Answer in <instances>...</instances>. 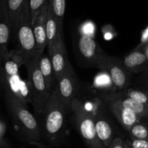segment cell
Returning a JSON list of instances; mask_svg holds the SVG:
<instances>
[{"label":"cell","mask_w":148,"mask_h":148,"mask_svg":"<svg viewBox=\"0 0 148 148\" xmlns=\"http://www.w3.org/2000/svg\"><path fill=\"white\" fill-rule=\"evenodd\" d=\"M3 90L7 111L17 130L21 133L29 144L43 147L40 126L34 116L28 110L27 104L17 99L10 91Z\"/></svg>","instance_id":"1"},{"label":"cell","mask_w":148,"mask_h":148,"mask_svg":"<svg viewBox=\"0 0 148 148\" xmlns=\"http://www.w3.org/2000/svg\"><path fill=\"white\" fill-rule=\"evenodd\" d=\"M67 112L59 96L56 83L41 115L43 116V132L50 145L57 146L62 143Z\"/></svg>","instance_id":"2"},{"label":"cell","mask_w":148,"mask_h":148,"mask_svg":"<svg viewBox=\"0 0 148 148\" xmlns=\"http://www.w3.org/2000/svg\"><path fill=\"white\" fill-rule=\"evenodd\" d=\"M39 57L40 56L38 55H36L27 61L25 64V66L27 68L28 75L27 85L31 96V104L36 114L41 116L51 92L49 91L46 88L44 79L39 69Z\"/></svg>","instance_id":"3"},{"label":"cell","mask_w":148,"mask_h":148,"mask_svg":"<svg viewBox=\"0 0 148 148\" xmlns=\"http://www.w3.org/2000/svg\"><path fill=\"white\" fill-rule=\"evenodd\" d=\"M14 35L16 36L19 45L17 52L23 61V64L25 65L27 61L37 55L28 0H26L23 6Z\"/></svg>","instance_id":"4"},{"label":"cell","mask_w":148,"mask_h":148,"mask_svg":"<svg viewBox=\"0 0 148 148\" xmlns=\"http://www.w3.org/2000/svg\"><path fill=\"white\" fill-rule=\"evenodd\" d=\"M73 119L79 135L88 148H104L100 142L94 124L92 114L88 112L82 103L75 98L71 105Z\"/></svg>","instance_id":"5"},{"label":"cell","mask_w":148,"mask_h":148,"mask_svg":"<svg viewBox=\"0 0 148 148\" xmlns=\"http://www.w3.org/2000/svg\"><path fill=\"white\" fill-rule=\"evenodd\" d=\"M95 66L109 76L113 85L118 90H124L130 85L132 74L126 70L119 58L105 53L97 62Z\"/></svg>","instance_id":"6"},{"label":"cell","mask_w":148,"mask_h":148,"mask_svg":"<svg viewBox=\"0 0 148 148\" xmlns=\"http://www.w3.org/2000/svg\"><path fill=\"white\" fill-rule=\"evenodd\" d=\"M56 87L60 98L69 112L71 111L72 101L77 98L78 90L77 77L71 65L57 80Z\"/></svg>","instance_id":"7"},{"label":"cell","mask_w":148,"mask_h":148,"mask_svg":"<svg viewBox=\"0 0 148 148\" xmlns=\"http://www.w3.org/2000/svg\"><path fill=\"white\" fill-rule=\"evenodd\" d=\"M62 33L63 31L62 30L57 32L53 46L50 51L48 52L56 80L62 77L71 65L68 59L67 53L62 38Z\"/></svg>","instance_id":"8"},{"label":"cell","mask_w":148,"mask_h":148,"mask_svg":"<svg viewBox=\"0 0 148 148\" xmlns=\"http://www.w3.org/2000/svg\"><path fill=\"white\" fill-rule=\"evenodd\" d=\"M93 116L95 131L100 142L104 148H108L114 137V130L108 117L101 110V106H96Z\"/></svg>","instance_id":"9"},{"label":"cell","mask_w":148,"mask_h":148,"mask_svg":"<svg viewBox=\"0 0 148 148\" xmlns=\"http://www.w3.org/2000/svg\"><path fill=\"white\" fill-rule=\"evenodd\" d=\"M104 101L111 102L124 108L130 110L143 119H148V108L129 98L124 92H111L102 95Z\"/></svg>","instance_id":"10"},{"label":"cell","mask_w":148,"mask_h":148,"mask_svg":"<svg viewBox=\"0 0 148 148\" xmlns=\"http://www.w3.org/2000/svg\"><path fill=\"white\" fill-rule=\"evenodd\" d=\"M78 49L82 57L87 62L93 64L95 66L105 53L95 39L88 34L80 35L78 40Z\"/></svg>","instance_id":"11"},{"label":"cell","mask_w":148,"mask_h":148,"mask_svg":"<svg viewBox=\"0 0 148 148\" xmlns=\"http://www.w3.org/2000/svg\"><path fill=\"white\" fill-rule=\"evenodd\" d=\"M48 1L43 6L40 14L33 24V34L36 42V54L39 56L44 53V50L47 47L46 38V17H47Z\"/></svg>","instance_id":"12"},{"label":"cell","mask_w":148,"mask_h":148,"mask_svg":"<svg viewBox=\"0 0 148 148\" xmlns=\"http://www.w3.org/2000/svg\"><path fill=\"white\" fill-rule=\"evenodd\" d=\"M12 34L11 23L8 15L6 0H0V57L8 56V43Z\"/></svg>","instance_id":"13"},{"label":"cell","mask_w":148,"mask_h":148,"mask_svg":"<svg viewBox=\"0 0 148 148\" xmlns=\"http://www.w3.org/2000/svg\"><path fill=\"white\" fill-rule=\"evenodd\" d=\"M105 103L107 104L113 115L116 118L121 127L127 132L132 128V127L143 119V118L137 115L135 113L127 108H123L114 103L107 102V101H105Z\"/></svg>","instance_id":"14"},{"label":"cell","mask_w":148,"mask_h":148,"mask_svg":"<svg viewBox=\"0 0 148 148\" xmlns=\"http://www.w3.org/2000/svg\"><path fill=\"white\" fill-rule=\"evenodd\" d=\"M122 64L130 73L140 74L148 68V59L143 51L135 50L123 59Z\"/></svg>","instance_id":"15"},{"label":"cell","mask_w":148,"mask_h":148,"mask_svg":"<svg viewBox=\"0 0 148 148\" xmlns=\"http://www.w3.org/2000/svg\"><path fill=\"white\" fill-rule=\"evenodd\" d=\"M38 66L42 77L44 79L46 88L49 90V91L51 92L57 80L54 75L53 66H52L51 62L49 55L43 53L39 57Z\"/></svg>","instance_id":"16"},{"label":"cell","mask_w":148,"mask_h":148,"mask_svg":"<svg viewBox=\"0 0 148 148\" xmlns=\"http://www.w3.org/2000/svg\"><path fill=\"white\" fill-rule=\"evenodd\" d=\"M46 38H47L48 52L50 51L53 46V41L56 38V34L59 30L63 31V25H60L52 13L51 9L48 7L47 17H46Z\"/></svg>","instance_id":"17"},{"label":"cell","mask_w":148,"mask_h":148,"mask_svg":"<svg viewBox=\"0 0 148 148\" xmlns=\"http://www.w3.org/2000/svg\"><path fill=\"white\" fill-rule=\"evenodd\" d=\"M26 0H6L8 15L11 23L12 33L14 34L19 17Z\"/></svg>","instance_id":"18"},{"label":"cell","mask_w":148,"mask_h":148,"mask_svg":"<svg viewBox=\"0 0 148 148\" xmlns=\"http://www.w3.org/2000/svg\"><path fill=\"white\" fill-rule=\"evenodd\" d=\"M48 7L51 9L59 24L63 25V19L66 8V0H48Z\"/></svg>","instance_id":"19"},{"label":"cell","mask_w":148,"mask_h":148,"mask_svg":"<svg viewBox=\"0 0 148 148\" xmlns=\"http://www.w3.org/2000/svg\"><path fill=\"white\" fill-rule=\"evenodd\" d=\"M130 138L148 140V123L139 121L134 124L128 132Z\"/></svg>","instance_id":"20"},{"label":"cell","mask_w":148,"mask_h":148,"mask_svg":"<svg viewBox=\"0 0 148 148\" xmlns=\"http://www.w3.org/2000/svg\"><path fill=\"white\" fill-rule=\"evenodd\" d=\"M124 92L129 98L148 108V91L134 88H127Z\"/></svg>","instance_id":"21"},{"label":"cell","mask_w":148,"mask_h":148,"mask_svg":"<svg viewBox=\"0 0 148 148\" xmlns=\"http://www.w3.org/2000/svg\"><path fill=\"white\" fill-rule=\"evenodd\" d=\"M48 0H28L29 9L30 12V18L32 25L40 14L42 8Z\"/></svg>","instance_id":"22"},{"label":"cell","mask_w":148,"mask_h":148,"mask_svg":"<svg viewBox=\"0 0 148 148\" xmlns=\"http://www.w3.org/2000/svg\"><path fill=\"white\" fill-rule=\"evenodd\" d=\"M19 94L20 97L23 102L27 103H31V96H30V89H29L27 82H25L23 79L20 80L19 85Z\"/></svg>","instance_id":"23"},{"label":"cell","mask_w":148,"mask_h":148,"mask_svg":"<svg viewBox=\"0 0 148 148\" xmlns=\"http://www.w3.org/2000/svg\"><path fill=\"white\" fill-rule=\"evenodd\" d=\"M131 148H148V140L132 139L126 140Z\"/></svg>","instance_id":"24"},{"label":"cell","mask_w":148,"mask_h":148,"mask_svg":"<svg viewBox=\"0 0 148 148\" xmlns=\"http://www.w3.org/2000/svg\"><path fill=\"white\" fill-rule=\"evenodd\" d=\"M108 148H124V140L121 137H115Z\"/></svg>","instance_id":"25"},{"label":"cell","mask_w":148,"mask_h":148,"mask_svg":"<svg viewBox=\"0 0 148 148\" xmlns=\"http://www.w3.org/2000/svg\"><path fill=\"white\" fill-rule=\"evenodd\" d=\"M7 130V126L3 121L0 120V136L4 137Z\"/></svg>","instance_id":"26"},{"label":"cell","mask_w":148,"mask_h":148,"mask_svg":"<svg viewBox=\"0 0 148 148\" xmlns=\"http://www.w3.org/2000/svg\"><path fill=\"white\" fill-rule=\"evenodd\" d=\"M0 147L1 148H9L10 145L7 143V142L4 140V137L0 136Z\"/></svg>","instance_id":"27"},{"label":"cell","mask_w":148,"mask_h":148,"mask_svg":"<svg viewBox=\"0 0 148 148\" xmlns=\"http://www.w3.org/2000/svg\"><path fill=\"white\" fill-rule=\"evenodd\" d=\"M2 59L0 57V95L2 90Z\"/></svg>","instance_id":"28"},{"label":"cell","mask_w":148,"mask_h":148,"mask_svg":"<svg viewBox=\"0 0 148 148\" xmlns=\"http://www.w3.org/2000/svg\"><path fill=\"white\" fill-rule=\"evenodd\" d=\"M145 53L146 56H147V59H148V45H147V46H145Z\"/></svg>","instance_id":"29"},{"label":"cell","mask_w":148,"mask_h":148,"mask_svg":"<svg viewBox=\"0 0 148 148\" xmlns=\"http://www.w3.org/2000/svg\"><path fill=\"white\" fill-rule=\"evenodd\" d=\"M124 148H131L130 147V146L129 145L128 143L126 142V140H124Z\"/></svg>","instance_id":"30"},{"label":"cell","mask_w":148,"mask_h":148,"mask_svg":"<svg viewBox=\"0 0 148 148\" xmlns=\"http://www.w3.org/2000/svg\"><path fill=\"white\" fill-rule=\"evenodd\" d=\"M23 148H25V147H23Z\"/></svg>","instance_id":"31"},{"label":"cell","mask_w":148,"mask_h":148,"mask_svg":"<svg viewBox=\"0 0 148 148\" xmlns=\"http://www.w3.org/2000/svg\"><path fill=\"white\" fill-rule=\"evenodd\" d=\"M0 148H1V147H0Z\"/></svg>","instance_id":"32"}]
</instances>
